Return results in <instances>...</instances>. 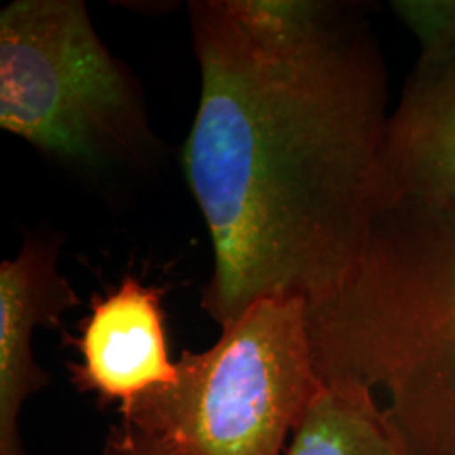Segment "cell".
I'll return each mask as SVG.
<instances>
[{
    "label": "cell",
    "mask_w": 455,
    "mask_h": 455,
    "mask_svg": "<svg viewBox=\"0 0 455 455\" xmlns=\"http://www.w3.org/2000/svg\"><path fill=\"white\" fill-rule=\"evenodd\" d=\"M0 127L101 186L161 156L146 98L82 0H16L0 12Z\"/></svg>",
    "instance_id": "obj_3"
},
{
    "label": "cell",
    "mask_w": 455,
    "mask_h": 455,
    "mask_svg": "<svg viewBox=\"0 0 455 455\" xmlns=\"http://www.w3.org/2000/svg\"><path fill=\"white\" fill-rule=\"evenodd\" d=\"M393 11L425 48L455 34V0H400Z\"/></svg>",
    "instance_id": "obj_9"
},
{
    "label": "cell",
    "mask_w": 455,
    "mask_h": 455,
    "mask_svg": "<svg viewBox=\"0 0 455 455\" xmlns=\"http://www.w3.org/2000/svg\"><path fill=\"white\" fill-rule=\"evenodd\" d=\"M321 383L306 300L268 297L212 347L184 351L172 385L118 411L182 454L283 455Z\"/></svg>",
    "instance_id": "obj_4"
},
{
    "label": "cell",
    "mask_w": 455,
    "mask_h": 455,
    "mask_svg": "<svg viewBox=\"0 0 455 455\" xmlns=\"http://www.w3.org/2000/svg\"><path fill=\"white\" fill-rule=\"evenodd\" d=\"M164 292L125 275L116 289L93 295L73 339L80 361L69 366L76 390L118 410L178 379L165 334Z\"/></svg>",
    "instance_id": "obj_6"
},
{
    "label": "cell",
    "mask_w": 455,
    "mask_h": 455,
    "mask_svg": "<svg viewBox=\"0 0 455 455\" xmlns=\"http://www.w3.org/2000/svg\"><path fill=\"white\" fill-rule=\"evenodd\" d=\"M101 455H186L174 445L124 423L107 440Z\"/></svg>",
    "instance_id": "obj_10"
},
{
    "label": "cell",
    "mask_w": 455,
    "mask_h": 455,
    "mask_svg": "<svg viewBox=\"0 0 455 455\" xmlns=\"http://www.w3.org/2000/svg\"><path fill=\"white\" fill-rule=\"evenodd\" d=\"M381 208L455 212V34L420 48L379 150Z\"/></svg>",
    "instance_id": "obj_5"
},
{
    "label": "cell",
    "mask_w": 455,
    "mask_h": 455,
    "mask_svg": "<svg viewBox=\"0 0 455 455\" xmlns=\"http://www.w3.org/2000/svg\"><path fill=\"white\" fill-rule=\"evenodd\" d=\"M201 95L180 152L212 272L220 327L255 302L329 291L381 210L388 73L356 5L196 0Z\"/></svg>",
    "instance_id": "obj_1"
},
{
    "label": "cell",
    "mask_w": 455,
    "mask_h": 455,
    "mask_svg": "<svg viewBox=\"0 0 455 455\" xmlns=\"http://www.w3.org/2000/svg\"><path fill=\"white\" fill-rule=\"evenodd\" d=\"M60 238L29 235L14 259L0 263V455H29L20 413L48 374L34 358L37 327H60L80 299L58 268Z\"/></svg>",
    "instance_id": "obj_7"
},
{
    "label": "cell",
    "mask_w": 455,
    "mask_h": 455,
    "mask_svg": "<svg viewBox=\"0 0 455 455\" xmlns=\"http://www.w3.org/2000/svg\"><path fill=\"white\" fill-rule=\"evenodd\" d=\"M307 304L323 383L371 391L413 455H455V212L385 204Z\"/></svg>",
    "instance_id": "obj_2"
},
{
    "label": "cell",
    "mask_w": 455,
    "mask_h": 455,
    "mask_svg": "<svg viewBox=\"0 0 455 455\" xmlns=\"http://www.w3.org/2000/svg\"><path fill=\"white\" fill-rule=\"evenodd\" d=\"M283 455H413L371 391L321 383Z\"/></svg>",
    "instance_id": "obj_8"
}]
</instances>
